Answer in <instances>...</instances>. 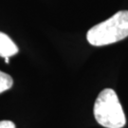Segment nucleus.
<instances>
[{
  "label": "nucleus",
  "mask_w": 128,
  "mask_h": 128,
  "mask_svg": "<svg viewBox=\"0 0 128 128\" xmlns=\"http://www.w3.org/2000/svg\"><path fill=\"white\" fill-rule=\"evenodd\" d=\"M128 36V10H120L112 17L91 28L86 34L88 43L102 46L119 42Z\"/></svg>",
  "instance_id": "f257e3e1"
},
{
  "label": "nucleus",
  "mask_w": 128,
  "mask_h": 128,
  "mask_svg": "<svg viewBox=\"0 0 128 128\" xmlns=\"http://www.w3.org/2000/svg\"><path fill=\"white\" fill-rule=\"evenodd\" d=\"M94 116L97 122L106 128H122L126 124L122 106L111 88L100 92L94 104Z\"/></svg>",
  "instance_id": "f03ea898"
},
{
  "label": "nucleus",
  "mask_w": 128,
  "mask_h": 128,
  "mask_svg": "<svg viewBox=\"0 0 128 128\" xmlns=\"http://www.w3.org/2000/svg\"><path fill=\"white\" fill-rule=\"evenodd\" d=\"M18 48L14 41L4 32H0V56L3 58H10L18 52Z\"/></svg>",
  "instance_id": "7ed1b4c3"
},
{
  "label": "nucleus",
  "mask_w": 128,
  "mask_h": 128,
  "mask_svg": "<svg viewBox=\"0 0 128 128\" xmlns=\"http://www.w3.org/2000/svg\"><path fill=\"white\" fill-rule=\"evenodd\" d=\"M14 84V80L9 74L0 71V93L9 90Z\"/></svg>",
  "instance_id": "20e7f679"
},
{
  "label": "nucleus",
  "mask_w": 128,
  "mask_h": 128,
  "mask_svg": "<svg viewBox=\"0 0 128 128\" xmlns=\"http://www.w3.org/2000/svg\"><path fill=\"white\" fill-rule=\"evenodd\" d=\"M0 128H15V124L10 120H1Z\"/></svg>",
  "instance_id": "39448f33"
}]
</instances>
